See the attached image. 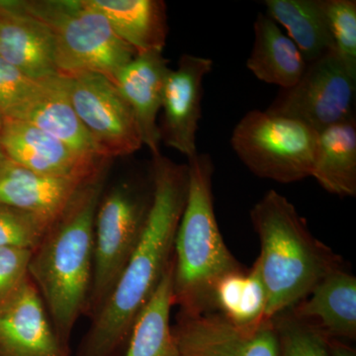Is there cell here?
<instances>
[{
  "label": "cell",
  "mask_w": 356,
  "mask_h": 356,
  "mask_svg": "<svg viewBox=\"0 0 356 356\" xmlns=\"http://www.w3.org/2000/svg\"><path fill=\"white\" fill-rule=\"evenodd\" d=\"M153 199L144 231L118 282L90 327L77 356H119L136 320L173 259L175 235L188 191V165L153 156Z\"/></svg>",
  "instance_id": "obj_1"
},
{
  "label": "cell",
  "mask_w": 356,
  "mask_h": 356,
  "mask_svg": "<svg viewBox=\"0 0 356 356\" xmlns=\"http://www.w3.org/2000/svg\"><path fill=\"white\" fill-rule=\"evenodd\" d=\"M103 170L79 187L32 252L29 276L37 287L58 336L69 344L90 293L95 222L104 191Z\"/></svg>",
  "instance_id": "obj_2"
},
{
  "label": "cell",
  "mask_w": 356,
  "mask_h": 356,
  "mask_svg": "<svg viewBox=\"0 0 356 356\" xmlns=\"http://www.w3.org/2000/svg\"><path fill=\"white\" fill-rule=\"evenodd\" d=\"M250 216L261 242L257 261L266 290V320L296 306L327 274L344 267L343 259L312 235L305 219L280 192L267 191Z\"/></svg>",
  "instance_id": "obj_3"
},
{
  "label": "cell",
  "mask_w": 356,
  "mask_h": 356,
  "mask_svg": "<svg viewBox=\"0 0 356 356\" xmlns=\"http://www.w3.org/2000/svg\"><path fill=\"white\" fill-rule=\"evenodd\" d=\"M188 191L173 248V304L179 315L215 311L218 282L243 270L227 247L218 225L213 197L214 163L210 154L188 159Z\"/></svg>",
  "instance_id": "obj_4"
},
{
  "label": "cell",
  "mask_w": 356,
  "mask_h": 356,
  "mask_svg": "<svg viewBox=\"0 0 356 356\" xmlns=\"http://www.w3.org/2000/svg\"><path fill=\"white\" fill-rule=\"evenodd\" d=\"M25 11L50 30L58 74L83 72L115 77L137 55L88 0H19Z\"/></svg>",
  "instance_id": "obj_5"
},
{
  "label": "cell",
  "mask_w": 356,
  "mask_h": 356,
  "mask_svg": "<svg viewBox=\"0 0 356 356\" xmlns=\"http://www.w3.org/2000/svg\"><path fill=\"white\" fill-rule=\"evenodd\" d=\"M153 199L151 188L125 182L102 195L95 222L93 270L84 313L92 318L118 282L144 231Z\"/></svg>",
  "instance_id": "obj_6"
},
{
  "label": "cell",
  "mask_w": 356,
  "mask_h": 356,
  "mask_svg": "<svg viewBox=\"0 0 356 356\" xmlns=\"http://www.w3.org/2000/svg\"><path fill=\"white\" fill-rule=\"evenodd\" d=\"M318 133L289 117L252 110L236 124L231 145L257 177L280 184L310 177Z\"/></svg>",
  "instance_id": "obj_7"
},
{
  "label": "cell",
  "mask_w": 356,
  "mask_h": 356,
  "mask_svg": "<svg viewBox=\"0 0 356 356\" xmlns=\"http://www.w3.org/2000/svg\"><path fill=\"white\" fill-rule=\"evenodd\" d=\"M356 79L341 64L336 51L308 64L298 83L281 89L267 111L289 117L320 133L355 118Z\"/></svg>",
  "instance_id": "obj_8"
},
{
  "label": "cell",
  "mask_w": 356,
  "mask_h": 356,
  "mask_svg": "<svg viewBox=\"0 0 356 356\" xmlns=\"http://www.w3.org/2000/svg\"><path fill=\"white\" fill-rule=\"evenodd\" d=\"M67 79L70 102L100 158L130 156L144 146L132 109L110 79L93 72Z\"/></svg>",
  "instance_id": "obj_9"
},
{
  "label": "cell",
  "mask_w": 356,
  "mask_h": 356,
  "mask_svg": "<svg viewBox=\"0 0 356 356\" xmlns=\"http://www.w3.org/2000/svg\"><path fill=\"white\" fill-rule=\"evenodd\" d=\"M172 332L179 356H278L273 318L242 327L218 312L179 315Z\"/></svg>",
  "instance_id": "obj_10"
},
{
  "label": "cell",
  "mask_w": 356,
  "mask_h": 356,
  "mask_svg": "<svg viewBox=\"0 0 356 356\" xmlns=\"http://www.w3.org/2000/svg\"><path fill=\"white\" fill-rule=\"evenodd\" d=\"M212 69L211 58L184 54L166 79L159 138L187 159L198 153L196 140L202 118L203 81Z\"/></svg>",
  "instance_id": "obj_11"
},
{
  "label": "cell",
  "mask_w": 356,
  "mask_h": 356,
  "mask_svg": "<svg viewBox=\"0 0 356 356\" xmlns=\"http://www.w3.org/2000/svg\"><path fill=\"white\" fill-rule=\"evenodd\" d=\"M0 145L8 161L50 177L86 180L108 168L110 161H91L28 122L2 118Z\"/></svg>",
  "instance_id": "obj_12"
},
{
  "label": "cell",
  "mask_w": 356,
  "mask_h": 356,
  "mask_svg": "<svg viewBox=\"0 0 356 356\" xmlns=\"http://www.w3.org/2000/svg\"><path fill=\"white\" fill-rule=\"evenodd\" d=\"M0 356H70L30 277L0 305Z\"/></svg>",
  "instance_id": "obj_13"
},
{
  "label": "cell",
  "mask_w": 356,
  "mask_h": 356,
  "mask_svg": "<svg viewBox=\"0 0 356 356\" xmlns=\"http://www.w3.org/2000/svg\"><path fill=\"white\" fill-rule=\"evenodd\" d=\"M0 57L34 81L60 76L50 30L19 0H0Z\"/></svg>",
  "instance_id": "obj_14"
},
{
  "label": "cell",
  "mask_w": 356,
  "mask_h": 356,
  "mask_svg": "<svg viewBox=\"0 0 356 356\" xmlns=\"http://www.w3.org/2000/svg\"><path fill=\"white\" fill-rule=\"evenodd\" d=\"M163 51L136 55L115 77L113 83L135 115L143 145L152 156L161 154L158 115L170 72Z\"/></svg>",
  "instance_id": "obj_15"
},
{
  "label": "cell",
  "mask_w": 356,
  "mask_h": 356,
  "mask_svg": "<svg viewBox=\"0 0 356 356\" xmlns=\"http://www.w3.org/2000/svg\"><path fill=\"white\" fill-rule=\"evenodd\" d=\"M11 119L36 126L83 158L107 161L96 154L90 138L72 107L67 77L57 76L40 81L31 97Z\"/></svg>",
  "instance_id": "obj_16"
},
{
  "label": "cell",
  "mask_w": 356,
  "mask_h": 356,
  "mask_svg": "<svg viewBox=\"0 0 356 356\" xmlns=\"http://www.w3.org/2000/svg\"><path fill=\"white\" fill-rule=\"evenodd\" d=\"M330 339H356V278L344 267L327 274L305 299L288 310Z\"/></svg>",
  "instance_id": "obj_17"
},
{
  "label": "cell",
  "mask_w": 356,
  "mask_h": 356,
  "mask_svg": "<svg viewBox=\"0 0 356 356\" xmlns=\"http://www.w3.org/2000/svg\"><path fill=\"white\" fill-rule=\"evenodd\" d=\"M89 179L41 175L7 159L0 166V205L25 211L53 222L79 187Z\"/></svg>",
  "instance_id": "obj_18"
},
{
  "label": "cell",
  "mask_w": 356,
  "mask_h": 356,
  "mask_svg": "<svg viewBox=\"0 0 356 356\" xmlns=\"http://www.w3.org/2000/svg\"><path fill=\"white\" fill-rule=\"evenodd\" d=\"M137 55L163 51L168 35L163 0H88Z\"/></svg>",
  "instance_id": "obj_19"
},
{
  "label": "cell",
  "mask_w": 356,
  "mask_h": 356,
  "mask_svg": "<svg viewBox=\"0 0 356 356\" xmlns=\"http://www.w3.org/2000/svg\"><path fill=\"white\" fill-rule=\"evenodd\" d=\"M254 31V47L247 62L248 70L264 83L281 89L291 88L308 67L298 47L266 13L257 14Z\"/></svg>",
  "instance_id": "obj_20"
},
{
  "label": "cell",
  "mask_w": 356,
  "mask_h": 356,
  "mask_svg": "<svg viewBox=\"0 0 356 356\" xmlns=\"http://www.w3.org/2000/svg\"><path fill=\"white\" fill-rule=\"evenodd\" d=\"M312 177L325 191L341 196L356 195V121L355 118L321 131Z\"/></svg>",
  "instance_id": "obj_21"
},
{
  "label": "cell",
  "mask_w": 356,
  "mask_h": 356,
  "mask_svg": "<svg viewBox=\"0 0 356 356\" xmlns=\"http://www.w3.org/2000/svg\"><path fill=\"white\" fill-rule=\"evenodd\" d=\"M264 6L266 15L285 28L308 64L334 51L322 0H266Z\"/></svg>",
  "instance_id": "obj_22"
},
{
  "label": "cell",
  "mask_w": 356,
  "mask_h": 356,
  "mask_svg": "<svg viewBox=\"0 0 356 356\" xmlns=\"http://www.w3.org/2000/svg\"><path fill=\"white\" fill-rule=\"evenodd\" d=\"M173 270L172 259L151 300L134 324L125 356H179L170 325V312L175 306Z\"/></svg>",
  "instance_id": "obj_23"
},
{
  "label": "cell",
  "mask_w": 356,
  "mask_h": 356,
  "mask_svg": "<svg viewBox=\"0 0 356 356\" xmlns=\"http://www.w3.org/2000/svg\"><path fill=\"white\" fill-rule=\"evenodd\" d=\"M266 290L257 261L248 270L225 276L215 288V311L234 324L242 327L259 324L266 320Z\"/></svg>",
  "instance_id": "obj_24"
},
{
  "label": "cell",
  "mask_w": 356,
  "mask_h": 356,
  "mask_svg": "<svg viewBox=\"0 0 356 356\" xmlns=\"http://www.w3.org/2000/svg\"><path fill=\"white\" fill-rule=\"evenodd\" d=\"M278 337V356H330L327 337L308 323L283 312L273 318Z\"/></svg>",
  "instance_id": "obj_25"
},
{
  "label": "cell",
  "mask_w": 356,
  "mask_h": 356,
  "mask_svg": "<svg viewBox=\"0 0 356 356\" xmlns=\"http://www.w3.org/2000/svg\"><path fill=\"white\" fill-rule=\"evenodd\" d=\"M334 51L346 70L356 79V1L322 0Z\"/></svg>",
  "instance_id": "obj_26"
},
{
  "label": "cell",
  "mask_w": 356,
  "mask_h": 356,
  "mask_svg": "<svg viewBox=\"0 0 356 356\" xmlns=\"http://www.w3.org/2000/svg\"><path fill=\"white\" fill-rule=\"evenodd\" d=\"M51 224L31 213L0 205V248L33 252L43 240Z\"/></svg>",
  "instance_id": "obj_27"
},
{
  "label": "cell",
  "mask_w": 356,
  "mask_h": 356,
  "mask_svg": "<svg viewBox=\"0 0 356 356\" xmlns=\"http://www.w3.org/2000/svg\"><path fill=\"white\" fill-rule=\"evenodd\" d=\"M41 81H34L0 57V117L13 118Z\"/></svg>",
  "instance_id": "obj_28"
},
{
  "label": "cell",
  "mask_w": 356,
  "mask_h": 356,
  "mask_svg": "<svg viewBox=\"0 0 356 356\" xmlns=\"http://www.w3.org/2000/svg\"><path fill=\"white\" fill-rule=\"evenodd\" d=\"M32 252L15 248H0V305L13 296L29 280Z\"/></svg>",
  "instance_id": "obj_29"
},
{
  "label": "cell",
  "mask_w": 356,
  "mask_h": 356,
  "mask_svg": "<svg viewBox=\"0 0 356 356\" xmlns=\"http://www.w3.org/2000/svg\"><path fill=\"white\" fill-rule=\"evenodd\" d=\"M327 343L330 356H356L355 348L341 339L327 337Z\"/></svg>",
  "instance_id": "obj_30"
},
{
  "label": "cell",
  "mask_w": 356,
  "mask_h": 356,
  "mask_svg": "<svg viewBox=\"0 0 356 356\" xmlns=\"http://www.w3.org/2000/svg\"><path fill=\"white\" fill-rule=\"evenodd\" d=\"M1 125H2V118L0 117V131H1ZM7 161L6 154H4L3 151H2L1 145H0V166L3 165L4 163Z\"/></svg>",
  "instance_id": "obj_31"
}]
</instances>
